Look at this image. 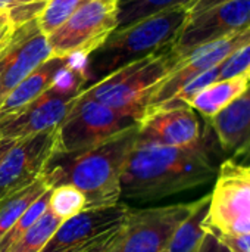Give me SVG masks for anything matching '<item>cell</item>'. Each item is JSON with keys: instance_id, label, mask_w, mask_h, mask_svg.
Segmentation results:
<instances>
[{"instance_id": "cell-1", "label": "cell", "mask_w": 250, "mask_h": 252, "mask_svg": "<svg viewBox=\"0 0 250 252\" xmlns=\"http://www.w3.org/2000/svg\"><path fill=\"white\" fill-rule=\"evenodd\" d=\"M217 173L203 139L189 148H172L137 137L121 176V199H162L202 186Z\"/></svg>"}, {"instance_id": "cell-2", "label": "cell", "mask_w": 250, "mask_h": 252, "mask_svg": "<svg viewBox=\"0 0 250 252\" xmlns=\"http://www.w3.org/2000/svg\"><path fill=\"white\" fill-rule=\"evenodd\" d=\"M136 140L137 127H133L90 149L55 154L44 177L52 188H78L87 198V208L115 205L121 202V176Z\"/></svg>"}, {"instance_id": "cell-3", "label": "cell", "mask_w": 250, "mask_h": 252, "mask_svg": "<svg viewBox=\"0 0 250 252\" xmlns=\"http://www.w3.org/2000/svg\"><path fill=\"white\" fill-rule=\"evenodd\" d=\"M189 16L187 7L180 4L155 13L125 30L112 32L99 49L84 59L81 66L84 86L81 90L124 65L171 47Z\"/></svg>"}, {"instance_id": "cell-4", "label": "cell", "mask_w": 250, "mask_h": 252, "mask_svg": "<svg viewBox=\"0 0 250 252\" xmlns=\"http://www.w3.org/2000/svg\"><path fill=\"white\" fill-rule=\"evenodd\" d=\"M175 63L177 58L171 46L159 53L121 66L103 80L81 90L78 96L140 120L149 106L153 92Z\"/></svg>"}, {"instance_id": "cell-5", "label": "cell", "mask_w": 250, "mask_h": 252, "mask_svg": "<svg viewBox=\"0 0 250 252\" xmlns=\"http://www.w3.org/2000/svg\"><path fill=\"white\" fill-rule=\"evenodd\" d=\"M81 66L77 68L69 59L41 96L16 114L1 120L0 142H15L57 128L84 86Z\"/></svg>"}, {"instance_id": "cell-6", "label": "cell", "mask_w": 250, "mask_h": 252, "mask_svg": "<svg viewBox=\"0 0 250 252\" xmlns=\"http://www.w3.org/2000/svg\"><path fill=\"white\" fill-rule=\"evenodd\" d=\"M209 195L205 227L218 238L250 233V164L224 161Z\"/></svg>"}, {"instance_id": "cell-7", "label": "cell", "mask_w": 250, "mask_h": 252, "mask_svg": "<svg viewBox=\"0 0 250 252\" xmlns=\"http://www.w3.org/2000/svg\"><path fill=\"white\" fill-rule=\"evenodd\" d=\"M118 27V4L85 0L52 34L47 35L52 58H87L99 49Z\"/></svg>"}, {"instance_id": "cell-8", "label": "cell", "mask_w": 250, "mask_h": 252, "mask_svg": "<svg viewBox=\"0 0 250 252\" xmlns=\"http://www.w3.org/2000/svg\"><path fill=\"white\" fill-rule=\"evenodd\" d=\"M139 120L85 97L75 102L57 127L56 154H72L97 146L108 139L137 127Z\"/></svg>"}, {"instance_id": "cell-9", "label": "cell", "mask_w": 250, "mask_h": 252, "mask_svg": "<svg viewBox=\"0 0 250 252\" xmlns=\"http://www.w3.org/2000/svg\"><path fill=\"white\" fill-rule=\"evenodd\" d=\"M196 205L174 204L144 210H130L122 235L111 252H164L177 227Z\"/></svg>"}, {"instance_id": "cell-10", "label": "cell", "mask_w": 250, "mask_h": 252, "mask_svg": "<svg viewBox=\"0 0 250 252\" xmlns=\"http://www.w3.org/2000/svg\"><path fill=\"white\" fill-rule=\"evenodd\" d=\"M250 27V0H231L189 16L177 40L172 53L177 62L203 44L230 37Z\"/></svg>"}, {"instance_id": "cell-11", "label": "cell", "mask_w": 250, "mask_h": 252, "mask_svg": "<svg viewBox=\"0 0 250 252\" xmlns=\"http://www.w3.org/2000/svg\"><path fill=\"white\" fill-rule=\"evenodd\" d=\"M57 151V128L15 140L0 161V199L44 174Z\"/></svg>"}, {"instance_id": "cell-12", "label": "cell", "mask_w": 250, "mask_h": 252, "mask_svg": "<svg viewBox=\"0 0 250 252\" xmlns=\"http://www.w3.org/2000/svg\"><path fill=\"white\" fill-rule=\"evenodd\" d=\"M124 202L85 208L83 213L62 221L41 252H81L109 232L121 227L130 214Z\"/></svg>"}, {"instance_id": "cell-13", "label": "cell", "mask_w": 250, "mask_h": 252, "mask_svg": "<svg viewBox=\"0 0 250 252\" xmlns=\"http://www.w3.org/2000/svg\"><path fill=\"white\" fill-rule=\"evenodd\" d=\"M250 41V27L239 31L230 37L203 44L200 47H196L186 56H183L175 66L168 72V75L162 80V83L156 87L153 92L147 109L158 108L172 99L178 90H181L192 78L196 75L218 66L222 63L233 52H236L239 47L248 44ZM146 109V111H147Z\"/></svg>"}, {"instance_id": "cell-14", "label": "cell", "mask_w": 250, "mask_h": 252, "mask_svg": "<svg viewBox=\"0 0 250 252\" xmlns=\"http://www.w3.org/2000/svg\"><path fill=\"white\" fill-rule=\"evenodd\" d=\"M49 59L52 49L37 21L18 27L10 44L0 55V100Z\"/></svg>"}, {"instance_id": "cell-15", "label": "cell", "mask_w": 250, "mask_h": 252, "mask_svg": "<svg viewBox=\"0 0 250 252\" xmlns=\"http://www.w3.org/2000/svg\"><path fill=\"white\" fill-rule=\"evenodd\" d=\"M137 137L172 148H189L203 139L196 111L189 105H167L146 111L139 120Z\"/></svg>"}, {"instance_id": "cell-16", "label": "cell", "mask_w": 250, "mask_h": 252, "mask_svg": "<svg viewBox=\"0 0 250 252\" xmlns=\"http://www.w3.org/2000/svg\"><path fill=\"white\" fill-rule=\"evenodd\" d=\"M208 121L224 152H250V84L234 102Z\"/></svg>"}, {"instance_id": "cell-17", "label": "cell", "mask_w": 250, "mask_h": 252, "mask_svg": "<svg viewBox=\"0 0 250 252\" xmlns=\"http://www.w3.org/2000/svg\"><path fill=\"white\" fill-rule=\"evenodd\" d=\"M69 59L52 58L34 69L27 78L15 86L0 100V121L24 109L27 105L41 96L55 81L57 72L68 63Z\"/></svg>"}, {"instance_id": "cell-18", "label": "cell", "mask_w": 250, "mask_h": 252, "mask_svg": "<svg viewBox=\"0 0 250 252\" xmlns=\"http://www.w3.org/2000/svg\"><path fill=\"white\" fill-rule=\"evenodd\" d=\"M249 84L250 78L248 74H242L228 80H218L199 92L189 102V106L202 114L205 118L211 120L225 109L231 102H234L249 87Z\"/></svg>"}, {"instance_id": "cell-19", "label": "cell", "mask_w": 250, "mask_h": 252, "mask_svg": "<svg viewBox=\"0 0 250 252\" xmlns=\"http://www.w3.org/2000/svg\"><path fill=\"white\" fill-rule=\"evenodd\" d=\"M208 205L209 195L196 201L193 211L177 227L164 252H197L208 232L203 224L208 213Z\"/></svg>"}, {"instance_id": "cell-20", "label": "cell", "mask_w": 250, "mask_h": 252, "mask_svg": "<svg viewBox=\"0 0 250 252\" xmlns=\"http://www.w3.org/2000/svg\"><path fill=\"white\" fill-rule=\"evenodd\" d=\"M52 186L46 180L44 174L25 186L21 190L6 195L0 199V238L18 221V219L32 205L41 195L49 192Z\"/></svg>"}, {"instance_id": "cell-21", "label": "cell", "mask_w": 250, "mask_h": 252, "mask_svg": "<svg viewBox=\"0 0 250 252\" xmlns=\"http://www.w3.org/2000/svg\"><path fill=\"white\" fill-rule=\"evenodd\" d=\"M190 0H119L118 3V27L115 31L125 30L155 13L187 4Z\"/></svg>"}, {"instance_id": "cell-22", "label": "cell", "mask_w": 250, "mask_h": 252, "mask_svg": "<svg viewBox=\"0 0 250 252\" xmlns=\"http://www.w3.org/2000/svg\"><path fill=\"white\" fill-rule=\"evenodd\" d=\"M87 208L85 195L72 185H59L52 188L49 196V211L65 221Z\"/></svg>"}, {"instance_id": "cell-23", "label": "cell", "mask_w": 250, "mask_h": 252, "mask_svg": "<svg viewBox=\"0 0 250 252\" xmlns=\"http://www.w3.org/2000/svg\"><path fill=\"white\" fill-rule=\"evenodd\" d=\"M50 190L46 192L44 195H41L32 205H29V208L18 219V221L0 238V252L9 251L49 211V196H50Z\"/></svg>"}, {"instance_id": "cell-24", "label": "cell", "mask_w": 250, "mask_h": 252, "mask_svg": "<svg viewBox=\"0 0 250 252\" xmlns=\"http://www.w3.org/2000/svg\"><path fill=\"white\" fill-rule=\"evenodd\" d=\"M62 221L47 211L7 252H41Z\"/></svg>"}, {"instance_id": "cell-25", "label": "cell", "mask_w": 250, "mask_h": 252, "mask_svg": "<svg viewBox=\"0 0 250 252\" xmlns=\"http://www.w3.org/2000/svg\"><path fill=\"white\" fill-rule=\"evenodd\" d=\"M85 0H49L44 9L37 16V25L47 37L59 28Z\"/></svg>"}, {"instance_id": "cell-26", "label": "cell", "mask_w": 250, "mask_h": 252, "mask_svg": "<svg viewBox=\"0 0 250 252\" xmlns=\"http://www.w3.org/2000/svg\"><path fill=\"white\" fill-rule=\"evenodd\" d=\"M250 69V41L233 52L220 65V80H228L242 74H248Z\"/></svg>"}, {"instance_id": "cell-27", "label": "cell", "mask_w": 250, "mask_h": 252, "mask_svg": "<svg viewBox=\"0 0 250 252\" xmlns=\"http://www.w3.org/2000/svg\"><path fill=\"white\" fill-rule=\"evenodd\" d=\"M125 224V223H124ZM124 224L121 227H116L115 230L109 232L108 235H105L102 239H99L97 242H94L93 245H90L88 248H85L84 251L81 252H111L115 245L118 244L121 235H122V229H124Z\"/></svg>"}, {"instance_id": "cell-28", "label": "cell", "mask_w": 250, "mask_h": 252, "mask_svg": "<svg viewBox=\"0 0 250 252\" xmlns=\"http://www.w3.org/2000/svg\"><path fill=\"white\" fill-rule=\"evenodd\" d=\"M15 31H16V25L10 19L7 10H1L0 12V55L10 44L15 35Z\"/></svg>"}, {"instance_id": "cell-29", "label": "cell", "mask_w": 250, "mask_h": 252, "mask_svg": "<svg viewBox=\"0 0 250 252\" xmlns=\"http://www.w3.org/2000/svg\"><path fill=\"white\" fill-rule=\"evenodd\" d=\"M218 238V236H217ZM231 252H250V233L220 238Z\"/></svg>"}, {"instance_id": "cell-30", "label": "cell", "mask_w": 250, "mask_h": 252, "mask_svg": "<svg viewBox=\"0 0 250 252\" xmlns=\"http://www.w3.org/2000/svg\"><path fill=\"white\" fill-rule=\"evenodd\" d=\"M197 252H231L227 245L220 239L217 238L214 233L211 232H206L205 238H203V242L200 245V248L197 250Z\"/></svg>"}, {"instance_id": "cell-31", "label": "cell", "mask_w": 250, "mask_h": 252, "mask_svg": "<svg viewBox=\"0 0 250 252\" xmlns=\"http://www.w3.org/2000/svg\"><path fill=\"white\" fill-rule=\"evenodd\" d=\"M225 1H231V0H190L186 7L189 10V15L193 16V15H197L203 10H208L214 6H218L221 3H225Z\"/></svg>"}, {"instance_id": "cell-32", "label": "cell", "mask_w": 250, "mask_h": 252, "mask_svg": "<svg viewBox=\"0 0 250 252\" xmlns=\"http://www.w3.org/2000/svg\"><path fill=\"white\" fill-rule=\"evenodd\" d=\"M12 143H13V142H0V161H1V158L4 157V154L7 152V149L12 146Z\"/></svg>"}, {"instance_id": "cell-33", "label": "cell", "mask_w": 250, "mask_h": 252, "mask_svg": "<svg viewBox=\"0 0 250 252\" xmlns=\"http://www.w3.org/2000/svg\"><path fill=\"white\" fill-rule=\"evenodd\" d=\"M16 3V0H0V10H7Z\"/></svg>"}, {"instance_id": "cell-34", "label": "cell", "mask_w": 250, "mask_h": 252, "mask_svg": "<svg viewBox=\"0 0 250 252\" xmlns=\"http://www.w3.org/2000/svg\"><path fill=\"white\" fill-rule=\"evenodd\" d=\"M49 0H16L15 4H31V3H40V4H46ZM13 4V6H15Z\"/></svg>"}, {"instance_id": "cell-35", "label": "cell", "mask_w": 250, "mask_h": 252, "mask_svg": "<svg viewBox=\"0 0 250 252\" xmlns=\"http://www.w3.org/2000/svg\"><path fill=\"white\" fill-rule=\"evenodd\" d=\"M103 1H106V3H112V4H118V3H119V0H103Z\"/></svg>"}, {"instance_id": "cell-36", "label": "cell", "mask_w": 250, "mask_h": 252, "mask_svg": "<svg viewBox=\"0 0 250 252\" xmlns=\"http://www.w3.org/2000/svg\"><path fill=\"white\" fill-rule=\"evenodd\" d=\"M248 75H249V78H250V69H249V71H248Z\"/></svg>"}, {"instance_id": "cell-37", "label": "cell", "mask_w": 250, "mask_h": 252, "mask_svg": "<svg viewBox=\"0 0 250 252\" xmlns=\"http://www.w3.org/2000/svg\"><path fill=\"white\" fill-rule=\"evenodd\" d=\"M0 12H1V10H0Z\"/></svg>"}]
</instances>
